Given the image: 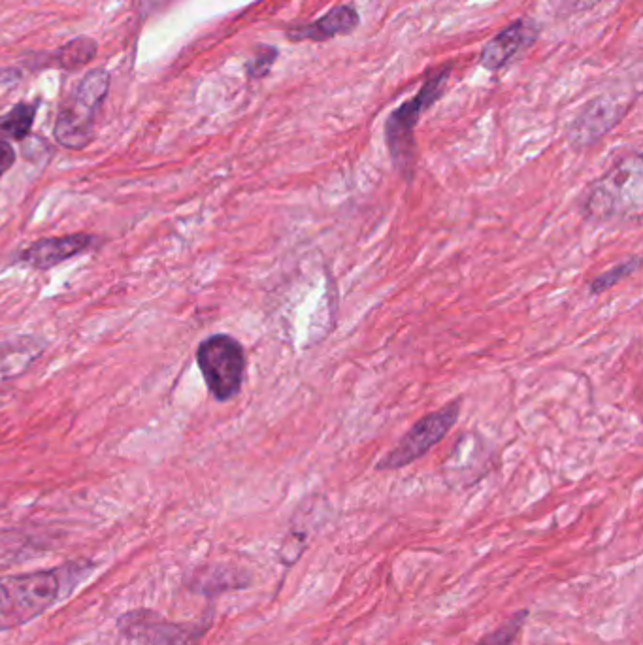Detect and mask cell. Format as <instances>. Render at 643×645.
I'll use <instances>...</instances> for the list:
<instances>
[{
  "label": "cell",
  "instance_id": "obj_1",
  "mask_svg": "<svg viewBox=\"0 0 643 645\" xmlns=\"http://www.w3.org/2000/svg\"><path fill=\"white\" fill-rule=\"evenodd\" d=\"M110 89V74L104 68L91 70L61 102L53 136L66 149L80 151L93 140L95 121Z\"/></svg>",
  "mask_w": 643,
  "mask_h": 645
},
{
  "label": "cell",
  "instance_id": "obj_2",
  "mask_svg": "<svg viewBox=\"0 0 643 645\" xmlns=\"http://www.w3.org/2000/svg\"><path fill=\"white\" fill-rule=\"evenodd\" d=\"M451 70H453V67L447 65V67L432 72L429 80L423 83L421 91L413 99L406 100L404 104H400L385 123L387 148H389L396 170L402 174V178L406 182H412L413 180V170H415V127L419 123V117L423 116L429 108H432L438 100L442 99Z\"/></svg>",
  "mask_w": 643,
  "mask_h": 645
},
{
  "label": "cell",
  "instance_id": "obj_3",
  "mask_svg": "<svg viewBox=\"0 0 643 645\" xmlns=\"http://www.w3.org/2000/svg\"><path fill=\"white\" fill-rule=\"evenodd\" d=\"M63 579L55 570L0 578V632L23 627L61 596Z\"/></svg>",
  "mask_w": 643,
  "mask_h": 645
},
{
  "label": "cell",
  "instance_id": "obj_4",
  "mask_svg": "<svg viewBox=\"0 0 643 645\" xmlns=\"http://www.w3.org/2000/svg\"><path fill=\"white\" fill-rule=\"evenodd\" d=\"M197 364L210 395L217 402L238 397L246 378L248 357L231 334H212L197 348Z\"/></svg>",
  "mask_w": 643,
  "mask_h": 645
},
{
  "label": "cell",
  "instance_id": "obj_5",
  "mask_svg": "<svg viewBox=\"0 0 643 645\" xmlns=\"http://www.w3.org/2000/svg\"><path fill=\"white\" fill-rule=\"evenodd\" d=\"M461 406V398H455L440 410L421 417L412 429L402 436L398 446L376 464V470L393 472V470L406 468L415 461H419L421 457H425L430 449L438 446L449 434V430L457 425L461 417Z\"/></svg>",
  "mask_w": 643,
  "mask_h": 645
},
{
  "label": "cell",
  "instance_id": "obj_6",
  "mask_svg": "<svg viewBox=\"0 0 643 645\" xmlns=\"http://www.w3.org/2000/svg\"><path fill=\"white\" fill-rule=\"evenodd\" d=\"M121 634L148 645H200L212 627V615L195 623H172L159 613L134 610L117 619Z\"/></svg>",
  "mask_w": 643,
  "mask_h": 645
},
{
  "label": "cell",
  "instance_id": "obj_7",
  "mask_svg": "<svg viewBox=\"0 0 643 645\" xmlns=\"http://www.w3.org/2000/svg\"><path fill=\"white\" fill-rule=\"evenodd\" d=\"M619 195H625V199L634 204L636 208L642 206V157L640 153H634L627 159L619 161L617 165L611 166L610 172L598 180L591 191V197L587 199L585 210L587 214L596 215L600 219H606L611 215L623 214Z\"/></svg>",
  "mask_w": 643,
  "mask_h": 645
},
{
  "label": "cell",
  "instance_id": "obj_8",
  "mask_svg": "<svg viewBox=\"0 0 643 645\" xmlns=\"http://www.w3.org/2000/svg\"><path fill=\"white\" fill-rule=\"evenodd\" d=\"M627 112V104L619 102L615 97L606 95L593 100L574 121L570 129V140L578 148H587L598 138L610 133L611 129L621 121Z\"/></svg>",
  "mask_w": 643,
  "mask_h": 645
},
{
  "label": "cell",
  "instance_id": "obj_9",
  "mask_svg": "<svg viewBox=\"0 0 643 645\" xmlns=\"http://www.w3.org/2000/svg\"><path fill=\"white\" fill-rule=\"evenodd\" d=\"M93 236L87 232L66 234V236H51L36 240L29 248L19 253V263L29 265L34 270H50L53 266L61 265L68 259L80 255L91 248Z\"/></svg>",
  "mask_w": 643,
  "mask_h": 645
},
{
  "label": "cell",
  "instance_id": "obj_10",
  "mask_svg": "<svg viewBox=\"0 0 643 645\" xmlns=\"http://www.w3.org/2000/svg\"><path fill=\"white\" fill-rule=\"evenodd\" d=\"M538 25L532 19H519L506 27L500 34L483 48L479 55V65L491 72L508 67L513 59L527 50L528 46L538 38Z\"/></svg>",
  "mask_w": 643,
  "mask_h": 645
},
{
  "label": "cell",
  "instance_id": "obj_11",
  "mask_svg": "<svg viewBox=\"0 0 643 645\" xmlns=\"http://www.w3.org/2000/svg\"><path fill=\"white\" fill-rule=\"evenodd\" d=\"M357 25H359V14L353 6H336L330 10L329 14L319 17L310 25L293 27L287 33V38L291 42H304V40L325 42L334 36L351 33L353 29H357Z\"/></svg>",
  "mask_w": 643,
  "mask_h": 645
},
{
  "label": "cell",
  "instance_id": "obj_12",
  "mask_svg": "<svg viewBox=\"0 0 643 645\" xmlns=\"http://www.w3.org/2000/svg\"><path fill=\"white\" fill-rule=\"evenodd\" d=\"M97 53H99V44L93 38L78 36L59 50L33 55L31 61H25V65L34 68V70L50 67L61 68L66 72H76L85 65H89L97 57Z\"/></svg>",
  "mask_w": 643,
  "mask_h": 645
},
{
  "label": "cell",
  "instance_id": "obj_13",
  "mask_svg": "<svg viewBox=\"0 0 643 645\" xmlns=\"http://www.w3.org/2000/svg\"><path fill=\"white\" fill-rule=\"evenodd\" d=\"M249 585H251V576L246 570L227 566V564H214L198 570L191 589H195L202 595L214 596L234 589H248Z\"/></svg>",
  "mask_w": 643,
  "mask_h": 645
},
{
  "label": "cell",
  "instance_id": "obj_14",
  "mask_svg": "<svg viewBox=\"0 0 643 645\" xmlns=\"http://www.w3.org/2000/svg\"><path fill=\"white\" fill-rule=\"evenodd\" d=\"M36 112V102H19L8 114L0 116V140H25L33 129Z\"/></svg>",
  "mask_w": 643,
  "mask_h": 645
},
{
  "label": "cell",
  "instance_id": "obj_15",
  "mask_svg": "<svg viewBox=\"0 0 643 645\" xmlns=\"http://www.w3.org/2000/svg\"><path fill=\"white\" fill-rule=\"evenodd\" d=\"M528 619V610H519L508 617L500 627L487 632L476 645H513Z\"/></svg>",
  "mask_w": 643,
  "mask_h": 645
},
{
  "label": "cell",
  "instance_id": "obj_16",
  "mask_svg": "<svg viewBox=\"0 0 643 645\" xmlns=\"http://www.w3.org/2000/svg\"><path fill=\"white\" fill-rule=\"evenodd\" d=\"M640 263H642V259H640V257H632V259H628V261L621 263V265L613 266V268H610L608 272H604V274L596 276V278H594V282L591 283V293H593V295L604 293V291L611 289L613 285L623 282L625 278L632 276L634 272H638Z\"/></svg>",
  "mask_w": 643,
  "mask_h": 645
},
{
  "label": "cell",
  "instance_id": "obj_17",
  "mask_svg": "<svg viewBox=\"0 0 643 645\" xmlns=\"http://www.w3.org/2000/svg\"><path fill=\"white\" fill-rule=\"evenodd\" d=\"M276 59H278V50L276 48H272V46L259 48L257 53H255V57L246 65L249 78L251 80H259V78L268 76V72L274 67Z\"/></svg>",
  "mask_w": 643,
  "mask_h": 645
},
{
  "label": "cell",
  "instance_id": "obj_18",
  "mask_svg": "<svg viewBox=\"0 0 643 645\" xmlns=\"http://www.w3.org/2000/svg\"><path fill=\"white\" fill-rule=\"evenodd\" d=\"M16 163V149L12 148L10 142L0 140V180L2 176Z\"/></svg>",
  "mask_w": 643,
  "mask_h": 645
},
{
  "label": "cell",
  "instance_id": "obj_19",
  "mask_svg": "<svg viewBox=\"0 0 643 645\" xmlns=\"http://www.w3.org/2000/svg\"><path fill=\"white\" fill-rule=\"evenodd\" d=\"M21 70L16 67H0V87L6 85H14V83L21 80Z\"/></svg>",
  "mask_w": 643,
  "mask_h": 645
}]
</instances>
